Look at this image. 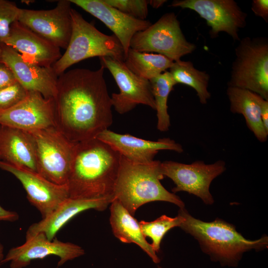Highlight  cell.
Listing matches in <instances>:
<instances>
[{"label": "cell", "mask_w": 268, "mask_h": 268, "mask_svg": "<svg viewBox=\"0 0 268 268\" xmlns=\"http://www.w3.org/2000/svg\"><path fill=\"white\" fill-rule=\"evenodd\" d=\"M228 86L254 92L268 100V40L245 37L235 49Z\"/></svg>", "instance_id": "6"}, {"label": "cell", "mask_w": 268, "mask_h": 268, "mask_svg": "<svg viewBox=\"0 0 268 268\" xmlns=\"http://www.w3.org/2000/svg\"><path fill=\"white\" fill-rule=\"evenodd\" d=\"M121 159L118 152L96 138L76 143L67 184L69 198L113 200Z\"/></svg>", "instance_id": "2"}, {"label": "cell", "mask_w": 268, "mask_h": 268, "mask_svg": "<svg viewBox=\"0 0 268 268\" xmlns=\"http://www.w3.org/2000/svg\"><path fill=\"white\" fill-rule=\"evenodd\" d=\"M170 6L196 12L211 28L209 34L211 38L223 32L234 41H239V30L247 24V14L234 0H175Z\"/></svg>", "instance_id": "10"}, {"label": "cell", "mask_w": 268, "mask_h": 268, "mask_svg": "<svg viewBox=\"0 0 268 268\" xmlns=\"http://www.w3.org/2000/svg\"><path fill=\"white\" fill-rule=\"evenodd\" d=\"M0 62H2V51H1V48H0Z\"/></svg>", "instance_id": "37"}, {"label": "cell", "mask_w": 268, "mask_h": 268, "mask_svg": "<svg viewBox=\"0 0 268 268\" xmlns=\"http://www.w3.org/2000/svg\"><path fill=\"white\" fill-rule=\"evenodd\" d=\"M28 92L19 83L0 89V111L9 109L24 99Z\"/></svg>", "instance_id": "30"}, {"label": "cell", "mask_w": 268, "mask_h": 268, "mask_svg": "<svg viewBox=\"0 0 268 268\" xmlns=\"http://www.w3.org/2000/svg\"><path fill=\"white\" fill-rule=\"evenodd\" d=\"M2 62L13 72L16 81L28 91L37 92L45 98H55L58 76L52 67H41L25 61L11 47H1Z\"/></svg>", "instance_id": "16"}, {"label": "cell", "mask_w": 268, "mask_h": 268, "mask_svg": "<svg viewBox=\"0 0 268 268\" xmlns=\"http://www.w3.org/2000/svg\"><path fill=\"white\" fill-rule=\"evenodd\" d=\"M19 9L13 2L0 0V48L4 45L11 25L17 21Z\"/></svg>", "instance_id": "28"}, {"label": "cell", "mask_w": 268, "mask_h": 268, "mask_svg": "<svg viewBox=\"0 0 268 268\" xmlns=\"http://www.w3.org/2000/svg\"><path fill=\"white\" fill-rule=\"evenodd\" d=\"M0 161L37 172L35 143L30 133L0 125Z\"/></svg>", "instance_id": "21"}, {"label": "cell", "mask_w": 268, "mask_h": 268, "mask_svg": "<svg viewBox=\"0 0 268 268\" xmlns=\"http://www.w3.org/2000/svg\"><path fill=\"white\" fill-rule=\"evenodd\" d=\"M178 214L183 218L179 227L198 241L201 251L211 261L222 267H237L245 252L268 247L266 235L257 240H249L239 233L234 225L220 218L203 221L192 216L185 207L180 208Z\"/></svg>", "instance_id": "3"}, {"label": "cell", "mask_w": 268, "mask_h": 268, "mask_svg": "<svg viewBox=\"0 0 268 268\" xmlns=\"http://www.w3.org/2000/svg\"><path fill=\"white\" fill-rule=\"evenodd\" d=\"M169 69L177 84L181 83L191 87L196 90L200 103H207L211 97L208 90L210 76L207 72L196 68L190 61L181 60L174 62Z\"/></svg>", "instance_id": "25"}, {"label": "cell", "mask_w": 268, "mask_h": 268, "mask_svg": "<svg viewBox=\"0 0 268 268\" xmlns=\"http://www.w3.org/2000/svg\"><path fill=\"white\" fill-rule=\"evenodd\" d=\"M161 162L154 160L146 163L134 162L121 156L113 200L118 201L133 216L139 207L155 201L169 202L180 208H184L180 197L161 184L160 180L164 176Z\"/></svg>", "instance_id": "4"}, {"label": "cell", "mask_w": 268, "mask_h": 268, "mask_svg": "<svg viewBox=\"0 0 268 268\" xmlns=\"http://www.w3.org/2000/svg\"><path fill=\"white\" fill-rule=\"evenodd\" d=\"M85 254L80 246L70 242H64L55 237L50 240L43 233L26 237L21 245L10 249L0 264L9 263L10 268H24L33 260L43 259L49 256L59 258L58 266H62Z\"/></svg>", "instance_id": "13"}, {"label": "cell", "mask_w": 268, "mask_h": 268, "mask_svg": "<svg viewBox=\"0 0 268 268\" xmlns=\"http://www.w3.org/2000/svg\"><path fill=\"white\" fill-rule=\"evenodd\" d=\"M19 218L17 213L3 208L0 204V221L14 222Z\"/></svg>", "instance_id": "33"}, {"label": "cell", "mask_w": 268, "mask_h": 268, "mask_svg": "<svg viewBox=\"0 0 268 268\" xmlns=\"http://www.w3.org/2000/svg\"><path fill=\"white\" fill-rule=\"evenodd\" d=\"M158 268H161V267H158Z\"/></svg>", "instance_id": "38"}, {"label": "cell", "mask_w": 268, "mask_h": 268, "mask_svg": "<svg viewBox=\"0 0 268 268\" xmlns=\"http://www.w3.org/2000/svg\"><path fill=\"white\" fill-rule=\"evenodd\" d=\"M155 103L157 119V129L166 132L171 126L167 101L170 93L177 84L169 71H165L149 80Z\"/></svg>", "instance_id": "26"}, {"label": "cell", "mask_w": 268, "mask_h": 268, "mask_svg": "<svg viewBox=\"0 0 268 268\" xmlns=\"http://www.w3.org/2000/svg\"><path fill=\"white\" fill-rule=\"evenodd\" d=\"M251 9L256 16L263 18L266 22H268V0H253Z\"/></svg>", "instance_id": "32"}, {"label": "cell", "mask_w": 268, "mask_h": 268, "mask_svg": "<svg viewBox=\"0 0 268 268\" xmlns=\"http://www.w3.org/2000/svg\"><path fill=\"white\" fill-rule=\"evenodd\" d=\"M226 94L230 103V110L233 114L243 116L247 126L261 142L267 140L266 131L261 117V106L263 99L251 91L228 86Z\"/></svg>", "instance_id": "23"}, {"label": "cell", "mask_w": 268, "mask_h": 268, "mask_svg": "<svg viewBox=\"0 0 268 268\" xmlns=\"http://www.w3.org/2000/svg\"><path fill=\"white\" fill-rule=\"evenodd\" d=\"M69 1L100 20L113 32L123 48L125 57L134 35L152 24L149 20L138 19L125 14L103 0Z\"/></svg>", "instance_id": "17"}, {"label": "cell", "mask_w": 268, "mask_h": 268, "mask_svg": "<svg viewBox=\"0 0 268 268\" xmlns=\"http://www.w3.org/2000/svg\"><path fill=\"white\" fill-rule=\"evenodd\" d=\"M113 200L110 198L79 199L68 198L49 215L34 223L28 228L26 237L43 233L53 240L59 230L78 213L91 209L104 210Z\"/></svg>", "instance_id": "20"}, {"label": "cell", "mask_w": 268, "mask_h": 268, "mask_svg": "<svg viewBox=\"0 0 268 268\" xmlns=\"http://www.w3.org/2000/svg\"><path fill=\"white\" fill-rule=\"evenodd\" d=\"M100 63L112 75L119 88L111 98L115 110L120 114L127 113L142 104L155 110V103L149 80L132 72L124 62L109 57L99 58Z\"/></svg>", "instance_id": "11"}, {"label": "cell", "mask_w": 268, "mask_h": 268, "mask_svg": "<svg viewBox=\"0 0 268 268\" xmlns=\"http://www.w3.org/2000/svg\"><path fill=\"white\" fill-rule=\"evenodd\" d=\"M16 81V78L11 69L3 62H0V89Z\"/></svg>", "instance_id": "31"}, {"label": "cell", "mask_w": 268, "mask_h": 268, "mask_svg": "<svg viewBox=\"0 0 268 268\" xmlns=\"http://www.w3.org/2000/svg\"><path fill=\"white\" fill-rule=\"evenodd\" d=\"M183 220V218L179 214L175 217L162 215L153 221L141 220L139 224L144 237L151 239V245L154 251L157 253L164 235L172 228L180 227Z\"/></svg>", "instance_id": "27"}, {"label": "cell", "mask_w": 268, "mask_h": 268, "mask_svg": "<svg viewBox=\"0 0 268 268\" xmlns=\"http://www.w3.org/2000/svg\"><path fill=\"white\" fill-rule=\"evenodd\" d=\"M104 69L102 65L95 70L77 68L58 76L56 127L72 142L96 138L113 123Z\"/></svg>", "instance_id": "1"}, {"label": "cell", "mask_w": 268, "mask_h": 268, "mask_svg": "<svg viewBox=\"0 0 268 268\" xmlns=\"http://www.w3.org/2000/svg\"><path fill=\"white\" fill-rule=\"evenodd\" d=\"M130 48L143 52H155L173 62L192 53L195 44L184 35L180 22L173 12L163 14L155 23L133 37Z\"/></svg>", "instance_id": "8"}, {"label": "cell", "mask_w": 268, "mask_h": 268, "mask_svg": "<svg viewBox=\"0 0 268 268\" xmlns=\"http://www.w3.org/2000/svg\"><path fill=\"white\" fill-rule=\"evenodd\" d=\"M124 62L134 73L149 80L167 71L174 62L160 54L140 52L130 48Z\"/></svg>", "instance_id": "24"}, {"label": "cell", "mask_w": 268, "mask_h": 268, "mask_svg": "<svg viewBox=\"0 0 268 268\" xmlns=\"http://www.w3.org/2000/svg\"><path fill=\"white\" fill-rule=\"evenodd\" d=\"M261 117L264 128L268 133V100L263 99L262 102Z\"/></svg>", "instance_id": "34"}, {"label": "cell", "mask_w": 268, "mask_h": 268, "mask_svg": "<svg viewBox=\"0 0 268 268\" xmlns=\"http://www.w3.org/2000/svg\"><path fill=\"white\" fill-rule=\"evenodd\" d=\"M3 248L0 243V263L4 258Z\"/></svg>", "instance_id": "36"}, {"label": "cell", "mask_w": 268, "mask_h": 268, "mask_svg": "<svg viewBox=\"0 0 268 268\" xmlns=\"http://www.w3.org/2000/svg\"><path fill=\"white\" fill-rule=\"evenodd\" d=\"M110 223L114 235L122 242L134 243L158 264L160 260L143 235L139 222L117 200L110 203Z\"/></svg>", "instance_id": "22"}, {"label": "cell", "mask_w": 268, "mask_h": 268, "mask_svg": "<svg viewBox=\"0 0 268 268\" xmlns=\"http://www.w3.org/2000/svg\"><path fill=\"white\" fill-rule=\"evenodd\" d=\"M4 44L11 47L26 61L51 67L61 57L60 48L16 21Z\"/></svg>", "instance_id": "19"}, {"label": "cell", "mask_w": 268, "mask_h": 268, "mask_svg": "<svg viewBox=\"0 0 268 268\" xmlns=\"http://www.w3.org/2000/svg\"><path fill=\"white\" fill-rule=\"evenodd\" d=\"M0 168L13 175L25 189L29 202L40 212L42 218L51 214L69 198L67 185H58L37 172L17 167L0 161Z\"/></svg>", "instance_id": "15"}, {"label": "cell", "mask_w": 268, "mask_h": 268, "mask_svg": "<svg viewBox=\"0 0 268 268\" xmlns=\"http://www.w3.org/2000/svg\"><path fill=\"white\" fill-rule=\"evenodd\" d=\"M226 169V163L223 160L211 164H205L201 160L191 164L171 160L161 162L162 175L171 179L175 185L172 189L173 193L186 192L199 197L209 205L214 201L209 191L210 184Z\"/></svg>", "instance_id": "9"}, {"label": "cell", "mask_w": 268, "mask_h": 268, "mask_svg": "<svg viewBox=\"0 0 268 268\" xmlns=\"http://www.w3.org/2000/svg\"><path fill=\"white\" fill-rule=\"evenodd\" d=\"M71 4L69 0H60L51 9L20 8L17 21L56 46L66 49L72 31Z\"/></svg>", "instance_id": "12"}, {"label": "cell", "mask_w": 268, "mask_h": 268, "mask_svg": "<svg viewBox=\"0 0 268 268\" xmlns=\"http://www.w3.org/2000/svg\"><path fill=\"white\" fill-rule=\"evenodd\" d=\"M96 138L110 145L121 156L134 162H150L161 150L183 152L182 146L169 138L152 141L108 129L100 133Z\"/></svg>", "instance_id": "18"}, {"label": "cell", "mask_w": 268, "mask_h": 268, "mask_svg": "<svg viewBox=\"0 0 268 268\" xmlns=\"http://www.w3.org/2000/svg\"><path fill=\"white\" fill-rule=\"evenodd\" d=\"M0 125L26 132L55 127L54 98L29 91L26 97L15 106L0 111Z\"/></svg>", "instance_id": "14"}, {"label": "cell", "mask_w": 268, "mask_h": 268, "mask_svg": "<svg viewBox=\"0 0 268 268\" xmlns=\"http://www.w3.org/2000/svg\"><path fill=\"white\" fill-rule=\"evenodd\" d=\"M72 31L69 44L52 67L59 76L72 65L88 58L109 57L124 62L125 54L119 40L113 34L106 35L71 8Z\"/></svg>", "instance_id": "5"}, {"label": "cell", "mask_w": 268, "mask_h": 268, "mask_svg": "<svg viewBox=\"0 0 268 268\" xmlns=\"http://www.w3.org/2000/svg\"><path fill=\"white\" fill-rule=\"evenodd\" d=\"M107 4L120 11L140 20H146L149 0H103Z\"/></svg>", "instance_id": "29"}, {"label": "cell", "mask_w": 268, "mask_h": 268, "mask_svg": "<svg viewBox=\"0 0 268 268\" xmlns=\"http://www.w3.org/2000/svg\"><path fill=\"white\" fill-rule=\"evenodd\" d=\"M167 1L165 0H150L149 4L153 8H158L162 6Z\"/></svg>", "instance_id": "35"}, {"label": "cell", "mask_w": 268, "mask_h": 268, "mask_svg": "<svg viewBox=\"0 0 268 268\" xmlns=\"http://www.w3.org/2000/svg\"><path fill=\"white\" fill-rule=\"evenodd\" d=\"M35 143L37 173L58 185H67L76 143L56 127L28 132Z\"/></svg>", "instance_id": "7"}]
</instances>
